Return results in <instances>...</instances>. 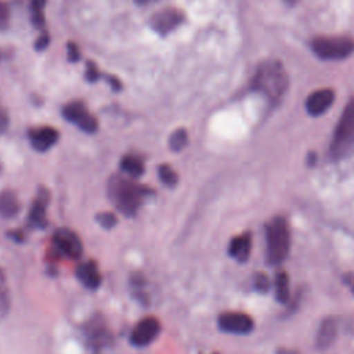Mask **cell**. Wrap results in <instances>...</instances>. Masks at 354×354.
<instances>
[{"label":"cell","mask_w":354,"mask_h":354,"mask_svg":"<svg viewBox=\"0 0 354 354\" xmlns=\"http://www.w3.org/2000/svg\"><path fill=\"white\" fill-rule=\"evenodd\" d=\"M50 195L48 191L44 188H40V191L37 192V196L35 198L32 207L29 210V223L33 227H39V228H44L47 225V218H46V207L48 203Z\"/></svg>","instance_id":"cell-13"},{"label":"cell","mask_w":354,"mask_h":354,"mask_svg":"<svg viewBox=\"0 0 354 354\" xmlns=\"http://www.w3.org/2000/svg\"><path fill=\"white\" fill-rule=\"evenodd\" d=\"M311 48L322 59H342L354 51V41L348 37H317Z\"/></svg>","instance_id":"cell-5"},{"label":"cell","mask_w":354,"mask_h":354,"mask_svg":"<svg viewBox=\"0 0 354 354\" xmlns=\"http://www.w3.org/2000/svg\"><path fill=\"white\" fill-rule=\"evenodd\" d=\"M354 151V98L344 108L339 123L336 124L332 141L330 155L335 159L344 158Z\"/></svg>","instance_id":"cell-3"},{"label":"cell","mask_w":354,"mask_h":354,"mask_svg":"<svg viewBox=\"0 0 354 354\" xmlns=\"http://www.w3.org/2000/svg\"><path fill=\"white\" fill-rule=\"evenodd\" d=\"M19 212V202L17 195L11 191H3L0 194V214L3 217L11 218Z\"/></svg>","instance_id":"cell-17"},{"label":"cell","mask_w":354,"mask_h":354,"mask_svg":"<svg viewBox=\"0 0 354 354\" xmlns=\"http://www.w3.org/2000/svg\"><path fill=\"white\" fill-rule=\"evenodd\" d=\"M159 330H160V324L156 318L153 317L144 318L134 326L130 336V342L136 347H145L155 340Z\"/></svg>","instance_id":"cell-8"},{"label":"cell","mask_w":354,"mask_h":354,"mask_svg":"<svg viewBox=\"0 0 354 354\" xmlns=\"http://www.w3.org/2000/svg\"><path fill=\"white\" fill-rule=\"evenodd\" d=\"M48 41H50L48 35H47V33H43V35L39 37V40H37V43H36V47H37L39 50H43V48L48 44Z\"/></svg>","instance_id":"cell-30"},{"label":"cell","mask_w":354,"mask_h":354,"mask_svg":"<svg viewBox=\"0 0 354 354\" xmlns=\"http://www.w3.org/2000/svg\"><path fill=\"white\" fill-rule=\"evenodd\" d=\"M86 77L90 82H94L98 79V71L97 66L93 62H87V68H86Z\"/></svg>","instance_id":"cell-27"},{"label":"cell","mask_w":354,"mask_h":354,"mask_svg":"<svg viewBox=\"0 0 354 354\" xmlns=\"http://www.w3.org/2000/svg\"><path fill=\"white\" fill-rule=\"evenodd\" d=\"M250 248H252V239L249 234H242L239 236H235L228 246L230 256H232L235 260L243 263L248 260L250 254Z\"/></svg>","instance_id":"cell-15"},{"label":"cell","mask_w":354,"mask_h":354,"mask_svg":"<svg viewBox=\"0 0 354 354\" xmlns=\"http://www.w3.org/2000/svg\"><path fill=\"white\" fill-rule=\"evenodd\" d=\"M337 333V324L335 318H326L321 322L318 333H317V347L326 348L329 347L336 337Z\"/></svg>","instance_id":"cell-16"},{"label":"cell","mask_w":354,"mask_h":354,"mask_svg":"<svg viewBox=\"0 0 354 354\" xmlns=\"http://www.w3.org/2000/svg\"><path fill=\"white\" fill-rule=\"evenodd\" d=\"M95 218L102 228H112L118 223V218L112 213H100Z\"/></svg>","instance_id":"cell-25"},{"label":"cell","mask_w":354,"mask_h":354,"mask_svg":"<svg viewBox=\"0 0 354 354\" xmlns=\"http://www.w3.org/2000/svg\"><path fill=\"white\" fill-rule=\"evenodd\" d=\"M267 259L271 264L282 263L290 248L289 230L285 218L275 217L267 225Z\"/></svg>","instance_id":"cell-4"},{"label":"cell","mask_w":354,"mask_h":354,"mask_svg":"<svg viewBox=\"0 0 354 354\" xmlns=\"http://www.w3.org/2000/svg\"><path fill=\"white\" fill-rule=\"evenodd\" d=\"M254 286H256V289L260 290V292H267L268 288H270V281H268V278H267L266 275L259 274V275L256 277V279H254Z\"/></svg>","instance_id":"cell-26"},{"label":"cell","mask_w":354,"mask_h":354,"mask_svg":"<svg viewBox=\"0 0 354 354\" xmlns=\"http://www.w3.org/2000/svg\"><path fill=\"white\" fill-rule=\"evenodd\" d=\"M335 93L330 88H321L311 93L306 100V109L313 116H319L333 104Z\"/></svg>","instance_id":"cell-10"},{"label":"cell","mask_w":354,"mask_h":354,"mask_svg":"<svg viewBox=\"0 0 354 354\" xmlns=\"http://www.w3.org/2000/svg\"><path fill=\"white\" fill-rule=\"evenodd\" d=\"M183 21V14L174 8H165L151 18L152 28L159 33H167L173 30Z\"/></svg>","instance_id":"cell-11"},{"label":"cell","mask_w":354,"mask_h":354,"mask_svg":"<svg viewBox=\"0 0 354 354\" xmlns=\"http://www.w3.org/2000/svg\"><path fill=\"white\" fill-rule=\"evenodd\" d=\"M68 55H69L71 61H77L79 59V50L75 46V43L68 44Z\"/></svg>","instance_id":"cell-28"},{"label":"cell","mask_w":354,"mask_h":354,"mask_svg":"<svg viewBox=\"0 0 354 354\" xmlns=\"http://www.w3.org/2000/svg\"><path fill=\"white\" fill-rule=\"evenodd\" d=\"M120 167L124 173H127L133 178H137V177L142 176V173H144L142 160L134 155H126L120 162Z\"/></svg>","instance_id":"cell-18"},{"label":"cell","mask_w":354,"mask_h":354,"mask_svg":"<svg viewBox=\"0 0 354 354\" xmlns=\"http://www.w3.org/2000/svg\"><path fill=\"white\" fill-rule=\"evenodd\" d=\"M149 189L131 183L120 176H113L108 183V195L115 207L126 216H134Z\"/></svg>","instance_id":"cell-1"},{"label":"cell","mask_w":354,"mask_h":354,"mask_svg":"<svg viewBox=\"0 0 354 354\" xmlns=\"http://www.w3.org/2000/svg\"><path fill=\"white\" fill-rule=\"evenodd\" d=\"M58 137H59L58 131L48 126L32 129L29 131L30 144L39 152H44V151L50 149L58 141Z\"/></svg>","instance_id":"cell-12"},{"label":"cell","mask_w":354,"mask_h":354,"mask_svg":"<svg viewBox=\"0 0 354 354\" xmlns=\"http://www.w3.org/2000/svg\"><path fill=\"white\" fill-rule=\"evenodd\" d=\"M351 290H353V293H354V275H353V279H351Z\"/></svg>","instance_id":"cell-33"},{"label":"cell","mask_w":354,"mask_h":354,"mask_svg":"<svg viewBox=\"0 0 354 354\" xmlns=\"http://www.w3.org/2000/svg\"><path fill=\"white\" fill-rule=\"evenodd\" d=\"M53 245L61 256L68 259H79L83 252L82 241L73 231L68 228H59L55 231Z\"/></svg>","instance_id":"cell-6"},{"label":"cell","mask_w":354,"mask_h":354,"mask_svg":"<svg viewBox=\"0 0 354 354\" xmlns=\"http://www.w3.org/2000/svg\"><path fill=\"white\" fill-rule=\"evenodd\" d=\"M76 277L88 289H97L101 283V274L94 261L82 263L76 270Z\"/></svg>","instance_id":"cell-14"},{"label":"cell","mask_w":354,"mask_h":354,"mask_svg":"<svg viewBox=\"0 0 354 354\" xmlns=\"http://www.w3.org/2000/svg\"><path fill=\"white\" fill-rule=\"evenodd\" d=\"M152 1H155V0H136V3H138V4H148Z\"/></svg>","instance_id":"cell-32"},{"label":"cell","mask_w":354,"mask_h":354,"mask_svg":"<svg viewBox=\"0 0 354 354\" xmlns=\"http://www.w3.org/2000/svg\"><path fill=\"white\" fill-rule=\"evenodd\" d=\"M252 87L271 100L282 97L288 87V75L279 61H266L254 72Z\"/></svg>","instance_id":"cell-2"},{"label":"cell","mask_w":354,"mask_h":354,"mask_svg":"<svg viewBox=\"0 0 354 354\" xmlns=\"http://www.w3.org/2000/svg\"><path fill=\"white\" fill-rule=\"evenodd\" d=\"M62 113L66 120L77 124L79 129L86 133H94L97 130L95 118L87 112L86 106L80 101H72L66 104L62 109Z\"/></svg>","instance_id":"cell-7"},{"label":"cell","mask_w":354,"mask_h":354,"mask_svg":"<svg viewBox=\"0 0 354 354\" xmlns=\"http://www.w3.org/2000/svg\"><path fill=\"white\" fill-rule=\"evenodd\" d=\"M7 19H8V10L3 3H0V28L6 26Z\"/></svg>","instance_id":"cell-29"},{"label":"cell","mask_w":354,"mask_h":354,"mask_svg":"<svg viewBox=\"0 0 354 354\" xmlns=\"http://www.w3.org/2000/svg\"><path fill=\"white\" fill-rule=\"evenodd\" d=\"M218 326L228 333L245 335L253 329V319L243 313H224L218 317Z\"/></svg>","instance_id":"cell-9"},{"label":"cell","mask_w":354,"mask_h":354,"mask_svg":"<svg viewBox=\"0 0 354 354\" xmlns=\"http://www.w3.org/2000/svg\"><path fill=\"white\" fill-rule=\"evenodd\" d=\"M188 142V136H187V131L184 129H178L176 130L171 136H170V140H169V145H170V149L174 151V152H178L181 151Z\"/></svg>","instance_id":"cell-22"},{"label":"cell","mask_w":354,"mask_h":354,"mask_svg":"<svg viewBox=\"0 0 354 354\" xmlns=\"http://www.w3.org/2000/svg\"><path fill=\"white\" fill-rule=\"evenodd\" d=\"M46 0H30V10H32V21L36 26H41L44 24L43 8Z\"/></svg>","instance_id":"cell-23"},{"label":"cell","mask_w":354,"mask_h":354,"mask_svg":"<svg viewBox=\"0 0 354 354\" xmlns=\"http://www.w3.org/2000/svg\"><path fill=\"white\" fill-rule=\"evenodd\" d=\"M275 297L279 303H286L289 299V278L285 272L275 275Z\"/></svg>","instance_id":"cell-20"},{"label":"cell","mask_w":354,"mask_h":354,"mask_svg":"<svg viewBox=\"0 0 354 354\" xmlns=\"http://www.w3.org/2000/svg\"><path fill=\"white\" fill-rule=\"evenodd\" d=\"M87 336L91 340L94 347H101L104 344H106V340L109 339L108 330L102 324H98L97 321H94L88 328H87Z\"/></svg>","instance_id":"cell-19"},{"label":"cell","mask_w":354,"mask_h":354,"mask_svg":"<svg viewBox=\"0 0 354 354\" xmlns=\"http://www.w3.org/2000/svg\"><path fill=\"white\" fill-rule=\"evenodd\" d=\"M8 308V293L4 272L0 270V315L6 314Z\"/></svg>","instance_id":"cell-24"},{"label":"cell","mask_w":354,"mask_h":354,"mask_svg":"<svg viewBox=\"0 0 354 354\" xmlns=\"http://www.w3.org/2000/svg\"><path fill=\"white\" fill-rule=\"evenodd\" d=\"M7 129V115L4 113V111L0 108V133L4 131Z\"/></svg>","instance_id":"cell-31"},{"label":"cell","mask_w":354,"mask_h":354,"mask_svg":"<svg viewBox=\"0 0 354 354\" xmlns=\"http://www.w3.org/2000/svg\"><path fill=\"white\" fill-rule=\"evenodd\" d=\"M158 174H159V178L162 180V183L165 185H167V187H176L177 185L178 176L169 165H160L158 167Z\"/></svg>","instance_id":"cell-21"}]
</instances>
